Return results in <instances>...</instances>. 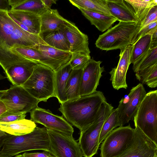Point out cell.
<instances>
[{"label": "cell", "mask_w": 157, "mask_h": 157, "mask_svg": "<svg viewBox=\"0 0 157 157\" xmlns=\"http://www.w3.org/2000/svg\"><path fill=\"white\" fill-rule=\"evenodd\" d=\"M120 127L117 109H113L103 124L99 136V145L107 135L116 127Z\"/></svg>", "instance_id": "obj_33"}, {"label": "cell", "mask_w": 157, "mask_h": 157, "mask_svg": "<svg viewBox=\"0 0 157 157\" xmlns=\"http://www.w3.org/2000/svg\"><path fill=\"white\" fill-rule=\"evenodd\" d=\"M135 14L137 22L140 25L150 9L157 5V0H125Z\"/></svg>", "instance_id": "obj_29"}, {"label": "cell", "mask_w": 157, "mask_h": 157, "mask_svg": "<svg viewBox=\"0 0 157 157\" xmlns=\"http://www.w3.org/2000/svg\"><path fill=\"white\" fill-rule=\"evenodd\" d=\"M135 75L142 84H145L151 88L157 87V64L136 72Z\"/></svg>", "instance_id": "obj_31"}, {"label": "cell", "mask_w": 157, "mask_h": 157, "mask_svg": "<svg viewBox=\"0 0 157 157\" xmlns=\"http://www.w3.org/2000/svg\"><path fill=\"white\" fill-rule=\"evenodd\" d=\"M26 113L6 111L0 117V122L8 123L25 119Z\"/></svg>", "instance_id": "obj_36"}, {"label": "cell", "mask_w": 157, "mask_h": 157, "mask_svg": "<svg viewBox=\"0 0 157 157\" xmlns=\"http://www.w3.org/2000/svg\"><path fill=\"white\" fill-rule=\"evenodd\" d=\"M6 111H7V109L5 105L0 99V117Z\"/></svg>", "instance_id": "obj_43"}, {"label": "cell", "mask_w": 157, "mask_h": 157, "mask_svg": "<svg viewBox=\"0 0 157 157\" xmlns=\"http://www.w3.org/2000/svg\"><path fill=\"white\" fill-rule=\"evenodd\" d=\"M157 29V21L151 23L141 28L135 35L133 40L132 44L141 37Z\"/></svg>", "instance_id": "obj_38"}, {"label": "cell", "mask_w": 157, "mask_h": 157, "mask_svg": "<svg viewBox=\"0 0 157 157\" xmlns=\"http://www.w3.org/2000/svg\"><path fill=\"white\" fill-rule=\"evenodd\" d=\"M118 157H157V144L135 126L130 146Z\"/></svg>", "instance_id": "obj_13"}, {"label": "cell", "mask_w": 157, "mask_h": 157, "mask_svg": "<svg viewBox=\"0 0 157 157\" xmlns=\"http://www.w3.org/2000/svg\"><path fill=\"white\" fill-rule=\"evenodd\" d=\"M40 16V34L62 30L68 21L61 16L56 9H48Z\"/></svg>", "instance_id": "obj_20"}, {"label": "cell", "mask_w": 157, "mask_h": 157, "mask_svg": "<svg viewBox=\"0 0 157 157\" xmlns=\"http://www.w3.org/2000/svg\"><path fill=\"white\" fill-rule=\"evenodd\" d=\"M14 18L39 35L40 27V16L34 13L21 10L8 11Z\"/></svg>", "instance_id": "obj_26"}, {"label": "cell", "mask_w": 157, "mask_h": 157, "mask_svg": "<svg viewBox=\"0 0 157 157\" xmlns=\"http://www.w3.org/2000/svg\"><path fill=\"white\" fill-rule=\"evenodd\" d=\"M10 135L7 134V135L0 137V151L2 147L3 144L6 140Z\"/></svg>", "instance_id": "obj_44"}, {"label": "cell", "mask_w": 157, "mask_h": 157, "mask_svg": "<svg viewBox=\"0 0 157 157\" xmlns=\"http://www.w3.org/2000/svg\"><path fill=\"white\" fill-rule=\"evenodd\" d=\"M36 127L31 120L24 119L11 122H0V129L5 133L15 136H20L30 133Z\"/></svg>", "instance_id": "obj_21"}, {"label": "cell", "mask_w": 157, "mask_h": 157, "mask_svg": "<svg viewBox=\"0 0 157 157\" xmlns=\"http://www.w3.org/2000/svg\"><path fill=\"white\" fill-rule=\"evenodd\" d=\"M140 28L137 22L119 21L100 35L95 44L97 48L102 50H121L132 45L134 37Z\"/></svg>", "instance_id": "obj_4"}, {"label": "cell", "mask_w": 157, "mask_h": 157, "mask_svg": "<svg viewBox=\"0 0 157 157\" xmlns=\"http://www.w3.org/2000/svg\"><path fill=\"white\" fill-rule=\"evenodd\" d=\"M15 157H24V156L22 155H17Z\"/></svg>", "instance_id": "obj_48"}, {"label": "cell", "mask_w": 157, "mask_h": 157, "mask_svg": "<svg viewBox=\"0 0 157 157\" xmlns=\"http://www.w3.org/2000/svg\"><path fill=\"white\" fill-rule=\"evenodd\" d=\"M151 34H147L141 37L132 45L130 63L133 64L150 49Z\"/></svg>", "instance_id": "obj_30"}, {"label": "cell", "mask_w": 157, "mask_h": 157, "mask_svg": "<svg viewBox=\"0 0 157 157\" xmlns=\"http://www.w3.org/2000/svg\"><path fill=\"white\" fill-rule=\"evenodd\" d=\"M55 157H56L55 156Z\"/></svg>", "instance_id": "obj_50"}, {"label": "cell", "mask_w": 157, "mask_h": 157, "mask_svg": "<svg viewBox=\"0 0 157 157\" xmlns=\"http://www.w3.org/2000/svg\"><path fill=\"white\" fill-rule=\"evenodd\" d=\"M69 1L78 9L111 15L106 0H69Z\"/></svg>", "instance_id": "obj_28"}, {"label": "cell", "mask_w": 157, "mask_h": 157, "mask_svg": "<svg viewBox=\"0 0 157 157\" xmlns=\"http://www.w3.org/2000/svg\"><path fill=\"white\" fill-rule=\"evenodd\" d=\"M82 14L90 22L101 32H105L112 27L117 21L116 18L111 15L79 9Z\"/></svg>", "instance_id": "obj_24"}, {"label": "cell", "mask_w": 157, "mask_h": 157, "mask_svg": "<svg viewBox=\"0 0 157 157\" xmlns=\"http://www.w3.org/2000/svg\"><path fill=\"white\" fill-rule=\"evenodd\" d=\"M44 44L39 35L22 29L9 15L8 11L0 10V65L5 71L12 65L30 60L15 54L17 47L34 48Z\"/></svg>", "instance_id": "obj_1"}, {"label": "cell", "mask_w": 157, "mask_h": 157, "mask_svg": "<svg viewBox=\"0 0 157 157\" xmlns=\"http://www.w3.org/2000/svg\"><path fill=\"white\" fill-rule=\"evenodd\" d=\"M133 119L135 126L157 144V90L146 93Z\"/></svg>", "instance_id": "obj_6"}, {"label": "cell", "mask_w": 157, "mask_h": 157, "mask_svg": "<svg viewBox=\"0 0 157 157\" xmlns=\"http://www.w3.org/2000/svg\"><path fill=\"white\" fill-rule=\"evenodd\" d=\"M6 77L0 74V80L5 78Z\"/></svg>", "instance_id": "obj_47"}, {"label": "cell", "mask_w": 157, "mask_h": 157, "mask_svg": "<svg viewBox=\"0 0 157 157\" xmlns=\"http://www.w3.org/2000/svg\"><path fill=\"white\" fill-rule=\"evenodd\" d=\"M42 1L44 6L47 8L50 9H51L52 4H56L57 1L53 0H42Z\"/></svg>", "instance_id": "obj_42"}, {"label": "cell", "mask_w": 157, "mask_h": 157, "mask_svg": "<svg viewBox=\"0 0 157 157\" xmlns=\"http://www.w3.org/2000/svg\"><path fill=\"white\" fill-rule=\"evenodd\" d=\"M7 134V133L0 129V137L6 135Z\"/></svg>", "instance_id": "obj_46"}, {"label": "cell", "mask_w": 157, "mask_h": 157, "mask_svg": "<svg viewBox=\"0 0 157 157\" xmlns=\"http://www.w3.org/2000/svg\"><path fill=\"white\" fill-rule=\"evenodd\" d=\"M132 49L131 45L120 50L119 60L117 66L113 68L109 72L112 86L115 90L126 89L128 87L126 78L127 71L131 64Z\"/></svg>", "instance_id": "obj_16"}, {"label": "cell", "mask_w": 157, "mask_h": 157, "mask_svg": "<svg viewBox=\"0 0 157 157\" xmlns=\"http://www.w3.org/2000/svg\"><path fill=\"white\" fill-rule=\"evenodd\" d=\"M8 1L11 7L10 10L26 11L34 13L40 16L49 9L44 6L42 0Z\"/></svg>", "instance_id": "obj_25"}, {"label": "cell", "mask_w": 157, "mask_h": 157, "mask_svg": "<svg viewBox=\"0 0 157 157\" xmlns=\"http://www.w3.org/2000/svg\"><path fill=\"white\" fill-rule=\"evenodd\" d=\"M113 107L106 101L103 102L94 121L80 132L78 143L84 157H92L97 154L99 139L104 123L111 114Z\"/></svg>", "instance_id": "obj_7"}, {"label": "cell", "mask_w": 157, "mask_h": 157, "mask_svg": "<svg viewBox=\"0 0 157 157\" xmlns=\"http://www.w3.org/2000/svg\"><path fill=\"white\" fill-rule=\"evenodd\" d=\"M0 154L11 157L26 151L41 150L49 152V140L47 129L36 127L30 133L10 135L5 141Z\"/></svg>", "instance_id": "obj_3"}, {"label": "cell", "mask_w": 157, "mask_h": 157, "mask_svg": "<svg viewBox=\"0 0 157 157\" xmlns=\"http://www.w3.org/2000/svg\"><path fill=\"white\" fill-rule=\"evenodd\" d=\"M40 53V63L47 66L54 72L69 64L72 53L58 49L45 44H40L34 48Z\"/></svg>", "instance_id": "obj_15"}, {"label": "cell", "mask_w": 157, "mask_h": 157, "mask_svg": "<svg viewBox=\"0 0 157 157\" xmlns=\"http://www.w3.org/2000/svg\"><path fill=\"white\" fill-rule=\"evenodd\" d=\"M30 120L47 129L73 136L74 130L72 125L62 116L54 114L48 109L37 107L30 112Z\"/></svg>", "instance_id": "obj_12"}, {"label": "cell", "mask_w": 157, "mask_h": 157, "mask_svg": "<svg viewBox=\"0 0 157 157\" xmlns=\"http://www.w3.org/2000/svg\"><path fill=\"white\" fill-rule=\"evenodd\" d=\"M49 140V152L56 157H82L78 142L73 137L47 129Z\"/></svg>", "instance_id": "obj_10"}, {"label": "cell", "mask_w": 157, "mask_h": 157, "mask_svg": "<svg viewBox=\"0 0 157 157\" xmlns=\"http://www.w3.org/2000/svg\"><path fill=\"white\" fill-rule=\"evenodd\" d=\"M134 129L129 124L113 130L105 137L101 145V157H118L130 146Z\"/></svg>", "instance_id": "obj_8"}, {"label": "cell", "mask_w": 157, "mask_h": 157, "mask_svg": "<svg viewBox=\"0 0 157 157\" xmlns=\"http://www.w3.org/2000/svg\"><path fill=\"white\" fill-rule=\"evenodd\" d=\"M146 92L141 83L133 87L128 95L122 98L117 108L120 126L133 119Z\"/></svg>", "instance_id": "obj_11"}, {"label": "cell", "mask_w": 157, "mask_h": 157, "mask_svg": "<svg viewBox=\"0 0 157 157\" xmlns=\"http://www.w3.org/2000/svg\"><path fill=\"white\" fill-rule=\"evenodd\" d=\"M70 45V52L90 55L88 37L69 21L62 29Z\"/></svg>", "instance_id": "obj_17"}, {"label": "cell", "mask_w": 157, "mask_h": 157, "mask_svg": "<svg viewBox=\"0 0 157 157\" xmlns=\"http://www.w3.org/2000/svg\"><path fill=\"white\" fill-rule=\"evenodd\" d=\"M39 64L29 60L12 65L4 71L7 78L13 85L22 86L29 78Z\"/></svg>", "instance_id": "obj_18"}, {"label": "cell", "mask_w": 157, "mask_h": 157, "mask_svg": "<svg viewBox=\"0 0 157 157\" xmlns=\"http://www.w3.org/2000/svg\"><path fill=\"white\" fill-rule=\"evenodd\" d=\"M12 51L16 55L24 57L27 59L40 63L41 58L40 52L34 48L21 47L13 49Z\"/></svg>", "instance_id": "obj_34"}, {"label": "cell", "mask_w": 157, "mask_h": 157, "mask_svg": "<svg viewBox=\"0 0 157 157\" xmlns=\"http://www.w3.org/2000/svg\"><path fill=\"white\" fill-rule=\"evenodd\" d=\"M157 47V29L151 34L150 49Z\"/></svg>", "instance_id": "obj_40"}, {"label": "cell", "mask_w": 157, "mask_h": 157, "mask_svg": "<svg viewBox=\"0 0 157 157\" xmlns=\"http://www.w3.org/2000/svg\"><path fill=\"white\" fill-rule=\"evenodd\" d=\"M0 157H10L8 156L0 154Z\"/></svg>", "instance_id": "obj_49"}, {"label": "cell", "mask_w": 157, "mask_h": 157, "mask_svg": "<svg viewBox=\"0 0 157 157\" xmlns=\"http://www.w3.org/2000/svg\"><path fill=\"white\" fill-rule=\"evenodd\" d=\"M39 35L44 44L60 50L70 52V44L62 30L41 33Z\"/></svg>", "instance_id": "obj_22"}, {"label": "cell", "mask_w": 157, "mask_h": 157, "mask_svg": "<svg viewBox=\"0 0 157 157\" xmlns=\"http://www.w3.org/2000/svg\"><path fill=\"white\" fill-rule=\"evenodd\" d=\"M40 101L46 102L56 97L54 88V72L49 67L39 63L28 79L22 86Z\"/></svg>", "instance_id": "obj_5"}, {"label": "cell", "mask_w": 157, "mask_h": 157, "mask_svg": "<svg viewBox=\"0 0 157 157\" xmlns=\"http://www.w3.org/2000/svg\"><path fill=\"white\" fill-rule=\"evenodd\" d=\"M72 71L69 64L54 72V88L56 97L60 104L67 101L65 93V87Z\"/></svg>", "instance_id": "obj_23"}, {"label": "cell", "mask_w": 157, "mask_h": 157, "mask_svg": "<svg viewBox=\"0 0 157 157\" xmlns=\"http://www.w3.org/2000/svg\"><path fill=\"white\" fill-rule=\"evenodd\" d=\"M102 62L91 58L83 69L79 90L80 97L91 94L97 91L102 73L104 71V67L100 66Z\"/></svg>", "instance_id": "obj_14"}, {"label": "cell", "mask_w": 157, "mask_h": 157, "mask_svg": "<svg viewBox=\"0 0 157 157\" xmlns=\"http://www.w3.org/2000/svg\"><path fill=\"white\" fill-rule=\"evenodd\" d=\"M157 64V47L149 49L140 57L133 64L134 72Z\"/></svg>", "instance_id": "obj_32"}, {"label": "cell", "mask_w": 157, "mask_h": 157, "mask_svg": "<svg viewBox=\"0 0 157 157\" xmlns=\"http://www.w3.org/2000/svg\"><path fill=\"white\" fill-rule=\"evenodd\" d=\"M7 90H0V99L6 92Z\"/></svg>", "instance_id": "obj_45"}, {"label": "cell", "mask_w": 157, "mask_h": 157, "mask_svg": "<svg viewBox=\"0 0 157 157\" xmlns=\"http://www.w3.org/2000/svg\"><path fill=\"white\" fill-rule=\"evenodd\" d=\"M156 21H157V5L150 9L141 25L140 29L151 23Z\"/></svg>", "instance_id": "obj_37"}, {"label": "cell", "mask_w": 157, "mask_h": 157, "mask_svg": "<svg viewBox=\"0 0 157 157\" xmlns=\"http://www.w3.org/2000/svg\"><path fill=\"white\" fill-rule=\"evenodd\" d=\"M22 155L24 157H55L50 153L46 151L40 152H25Z\"/></svg>", "instance_id": "obj_39"}, {"label": "cell", "mask_w": 157, "mask_h": 157, "mask_svg": "<svg viewBox=\"0 0 157 157\" xmlns=\"http://www.w3.org/2000/svg\"><path fill=\"white\" fill-rule=\"evenodd\" d=\"M111 15L119 21L136 22L135 13L125 0H106Z\"/></svg>", "instance_id": "obj_19"}, {"label": "cell", "mask_w": 157, "mask_h": 157, "mask_svg": "<svg viewBox=\"0 0 157 157\" xmlns=\"http://www.w3.org/2000/svg\"><path fill=\"white\" fill-rule=\"evenodd\" d=\"M72 53L69 64L72 70L83 69L91 59L90 55L80 53Z\"/></svg>", "instance_id": "obj_35"}, {"label": "cell", "mask_w": 157, "mask_h": 157, "mask_svg": "<svg viewBox=\"0 0 157 157\" xmlns=\"http://www.w3.org/2000/svg\"><path fill=\"white\" fill-rule=\"evenodd\" d=\"M11 7L7 0H0V10L9 11Z\"/></svg>", "instance_id": "obj_41"}, {"label": "cell", "mask_w": 157, "mask_h": 157, "mask_svg": "<svg viewBox=\"0 0 157 157\" xmlns=\"http://www.w3.org/2000/svg\"><path fill=\"white\" fill-rule=\"evenodd\" d=\"M0 99L5 105L7 111L26 114L38 107L40 102L21 86L13 85L7 90Z\"/></svg>", "instance_id": "obj_9"}, {"label": "cell", "mask_w": 157, "mask_h": 157, "mask_svg": "<svg viewBox=\"0 0 157 157\" xmlns=\"http://www.w3.org/2000/svg\"><path fill=\"white\" fill-rule=\"evenodd\" d=\"M105 101L106 99L103 93L96 91L91 94L63 102L58 109L69 123L81 132L94 121Z\"/></svg>", "instance_id": "obj_2"}, {"label": "cell", "mask_w": 157, "mask_h": 157, "mask_svg": "<svg viewBox=\"0 0 157 157\" xmlns=\"http://www.w3.org/2000/svg\"><path fill=\"white\" fill-rule=\"evenodd\" d=\"M83 69L73 70L67 81L65 93L67 101L77 99L80 97L79 90Z\"/></svg>", "instance_id": "obj_27"}]
</instances>
